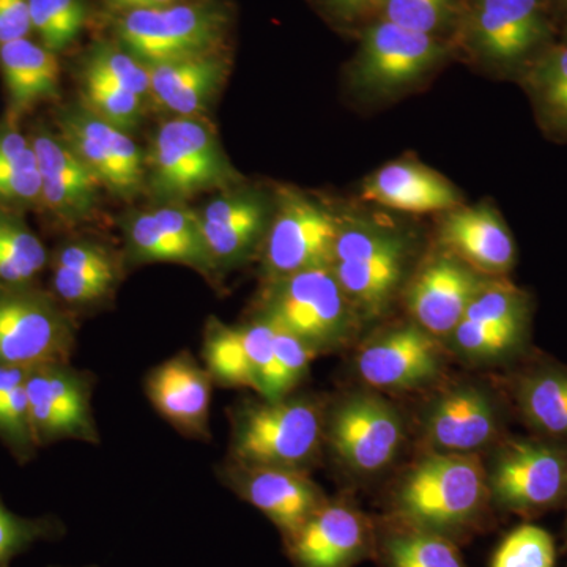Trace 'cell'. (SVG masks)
Segmentation results:
<instances>
[{
  "instance_id": "1",
  "label": "cell",
  "mask_w": 567,
  "mask_h": 567,
  "mask_svg": "<svg viewBox=\"0 0 567 567\" xmlns=\"http://www.w3.org/2000/svg\"><path fill=\"white\" fill-rule=\"evenodd\" d=\"M488 477L476 454L435 453L417 462L395 491V518L454 540L476 527Z\"/></svg>"
},
{
  "instance_id": "2",
  "label": "cell",
  "mask_w": 567,
  "mask_h": 567,
  "mask_svg": "<svg viewBox=\"0 0 567 567\" xmlns=\"http://www.w3.org/2000/svg\"><path fill=\"white\" fill-rule=\"evenodd\" d=\"M145 192L156 204L186 203L197 194L224 192L241 182L203 115L162 123L145 152Z\"/></svg>"
},
{
  "instance_id": "3",
  "label": "cell",
  "mask_w": 567,
  "mask_h": 567,
  "mask_svg": "<svg viewBox=\"0 0 567 567\" xmlns=\"http://www.w3.org/2000/svg\"><path fill=\"white\" fill-rule=\"evenodd\" d=\"M555 0H466L457 39L484 65L520 80L554 47Z\"/></svg>"
},
{
  "instance_id": "4",
  "label": "cell",
  "mask_w": 567,
  "mask_h": 567,
  "mask_svg": "<svg viewBox=\"0 0 567 567\" xmlns=\"http://www.w3.org/2000/svg\"><path fill=\"white\" fill-rule=\"evenodd\" d=\"M229 461L303 470L323 439V413L309 399L245 401L230 412Z\"/></svg>"
},
{
  "instance_id": "5",
  "label": "cell",
  "mask_w": 567,
  "mask_h": 567,
  "mask_svg": "<svg viewBox=\"0 0 567 567\" xmlns=\"http://www.w3.org/2000/svg\"><path fill=\"white\" fill-rule=\"evenodd\" d=\"M256 317L300 339L312 353H327L353 333V306L331 267L270 279Z\"/></svg>"
},
{
  "instance_id": "6",
  "label": "cell",
  "mask_w": 567,
  "mask_h": 567,
  "mask_svg": "<svg viewBox=\"0 0 567 567\" xmlns=\"http://www.w3.org/2000/svg\"><path fill=\"white\" fill-rule=\"evenodd\" d=\"M115 40L145 65L226 51L230 18L212 0L128 11L114 20Z\"/></svg>"
},
{
  "instance_id": "7",
  "label": "cell",
  "mask_w": 567,
  "mask_h": 567,
  "mask_svg": "<svg viewBox=\"0 0 567 567\" xmlns=\"http://www.w3.org/2000/svg\"><path fill=\"white\" fill-rule=\"evenodd\" d=\"M409 262L404 235L363 221H341L331 270L361 315L379 317L393 300Z\"/></svg>"
},
{
  "instance_id": "8",
  "label": "cell",
  "mask_w": 567,
  "mask_h": 567,
  "mask_svg": "<svg viewBox=\"0 0 567 567\" xmlns=\"http://www.w3.org/2000/svg\"><path fill=\"white\" fill-rule=\"evenodd\" d=\"M74 347V317L52 292L0 286V368L70 363Z\"/></svg>"
},
{
  "instance_id": "9",
  "label": "cell",
  "mask_w": 567,
  "mask_h": 567,
  "mask_svg": "<svg viewBox=\"0 0 567 567\" xmlns=\"http://www.w3.org/2000/svg\"><path fill=\"white\" fill-rule=\"evenodd\" d=\"M453 47L451 41L409 31L390 21L369 22L361 31L350 71L353 87L375 96L402 91L446 61Z\"/></svg>"
},
{
  "instance_id": "10",
  "label": "cell",
  "mask_w": 567,
  "mask_h": 567,
  "mask_svg": "<svg viewBox=\"0 0 567 567\" xmlns=\"http://www.w3.org/2000/svg\"><path fill=\"white\" fill-rule=\"evenodd\" d=\"M339 227L341 221L311 197L292 188L279 189L265 235L268 279L331 267Z\"/></svg>"
},
{
  "instance_id": "11",
  "label": "cell",
  "mask_w": 567,
  "mask_h": 567,
  "mask_svg": "<svg viewBox=\"0 0 567 567\" xmlns=\"http://www.w3.org/2000/svg\"><path fill=\"white\" fill-rule=\"evenodd\" d=\"M93 379L70 363L39 365L29 371L25 393L33 440L47 446L62 440L99 445V427L92 410Z\"/></svg>"
},
{
  "instance_id": "12",
  "label": "cell",
  "mask_w": 567,
  "mask_h": 567,
  "mask_svg": "<svg viewBox=\"0 0 567 567\" xmlns=\"http://www.w3.org/2000/svg\"><path fill=\"white\" fill-rule=\"evenodd\" d=\"M123 260L128 265L181 264L215 279L199 213L186 203L156 204L123 216Z\"/></svg>"
},
{
  "instance_id": "13",
  "label": "cell",
  "mask_w": 567,
  "mask_h": 567,
  "mask_svg": "<svg viewBox=\"0 0 567 567\" xmlns=\"http://www.w3.org/2000/svg\"><path fill=\"white\" fill-rule=\"evenodd\" d=\"M58 128L112 196L132 200L145 192V152L132 134L96 117L81 103L59 111Z\"/></svg>"
},
{
  "instance_id": "14",
  "label": "cell",
  "mask_w": 567,
  "mask_h": 567,
  "mask_svg": "<svg viewBox=\"0 0 567 567\" xmlns=\"http://www.w3.org/2000/svg\"><path fill=\"white\" fill-rule=\"evenodd\" d=\"M327 429L339 461L363 475L393 464L404 443L401 415L379 395L354 394L339 402Z\"/></svg>"
},
{
  "instance_id": "15",
  "label": "cell",
  "mask_w": 567,
  "mask_h": 567,
  "mask_svg": "<svg viewBox=\"0 0 567 567\" xmlns=\"http://www.w3.org/2000/svg\"><path fill=\"white\" fill-rule=\"evenodd\" d=\"M221 480L230 491L259 509L279 529L284 540L292 537L327 502L303 470L289 466L229 461L223 466Z\"/></svg>"
},
{
  "instance_id": "16",
  "label": "cell",
  "mask_w": 567,
  "mask_h": 567,
  "mask_svg": "<svg viewBox=\"0 0 567 567\" xmlns=\"http://www.w3.org/2000/svg\"><path fill=\"white\" fill-rule=\"evenodd\" d=\"M274 210L267 194L241 185L219 192L197 210L216 274L238 267L257 251Z\"/></svg>"
},
{
  "instance_id": "17",
  "label": "cell",
  "mask_w": 567,
  "mask_h": 567,
  "mask_svg": "<svg viewBox=\"0 0 567 567\" xmlns=\"http://www.w3.org/2000/svg\"><path fill=\"white\" fill-rule=\"evenodd\" d=\"M528 322L527 295L505 279H487L450 338L458 353L492 361L513 352Z\"/></svg>"
},
{
  "instance_id": "18",
  "label": "cell",
  "mask_w": 567,
  "mask_h": 567,
  "mask_svg": "<svg viewBox=\"0 0 567 567\" xmlns=\"http://www.w3.org/2000/svg\"><path fill=\"white\" fill-rule=\"evenodd\" d=\"M29 137L39 162L41 207L62 226L87 223L104 189L100 178L61 134L37 126Z\"/></svg>"
},
{
  "instance_id": "19",
  "label": "cell",
  "mask_w": 567,
  "mask_h": 567,
  "mask_svg": "<svg viewBox=\"0 0 567 567\" xmlns=\"http://www.w3.org/2000/svg\"><path fill=\"white\" fill-rule=\"evenodd\" d=\"M488 491L498 505L516 513L554 506L567 492V458L555 447L514 442L496 457Z\"/></svg>"
},
{
  "instance_id": "20",
  "label": "cell",
  "mask_w": 567,
  "mask_h": 567,
  "mask_svg": "<svg viewBox=\"0 0 567 567\" xmlns=\"http://www.w3.org/2000/svg\"><path fill=\"white\" fill-rule=\"evenodd\" d=\"M487 279L453 254H436L420 268L409 286L410 315L427 333L450 338Z\"/></svg>"
},
{
  "instance_id": "21",
  "label": "cell",
  "mask_w": 567,
  "mask_h": 567,
  "mask_svg": "<svg viewBox=\"0 0 567 567\" xmlns=\"http://www.w3.org/2000/svg\"><path fill=\"white\" fill-rule=\"evenodd\" d=\"M284 543L297 567H354L374 551L375 535L360 511L327 499Z\"/></svg>"
},
{
  "instance_id": "22",
  "label": "cell",
  "mask_w": 567,
  "mask_h": 567,
  "mask_svg": "<svg viewBox=\"0 0 567 567\" xmlns=\"http://www.w3.org/2000/svg\"><path fill=\"white\" fill-rule=\"evenodd\" d=\"M365 383L383 390H415L442 372V350L435 336L416 323L404 324L374 339L358 354Z\"/></svg>"
},
{
  "instance_id": "23",
  "label": "cell",
  "mask_w": 567,
  "mask_h": 567,
  "mask_svg": "<svg viewBox=\"0 0 567 567\" xmlns=\"http://www.w3.org/2000/svg\"><path fill=\"white\" fill-rule=\"evenodd\" d=\"M213 380L192 352H181L153 368L145 394L153 409L188 439L210 440Z\"/></svg>"
},
{
  "instance_id": "24",
  "label": "cell",
  "mask_w": 567,
  "mask_h": 567,
  "mask_svg": "<svg viewBox=\"0 0 567 567\" xmlns=\"http://www.w3.org/2000/svg\"><path fill=\"white\" fill-rule=\"evenodd\" d=\"M123 256L93 238H71L50 256L51 292L66 309L110 300L123 276Z\"/></svg>"
},
{
  "instance_id": "25",
  "label": "cell",
  "mask_w": 567,
  "mask_h": 567,
  "mask_svg": "<svg viewBox=\"0 0 567 567\" xmlns=\"http://www.w3.org/2000/svg\"><path fill=\"white\" fill-rule=\"evenodd\" d=\"M439 240L443 251L487 278H502L516 264V244L509 227L491 205H457L443 215Z\"/></svg>"
},
{
  "instance_id": "26",
  "label": "cell",
  "mask_w": 567,
  "mask_h": 567,
  "mask_svg": "<svg viewBox=\"0 0 567 567\" xmlns=\"http://www.w3.org/2000/svg\"><path fill=\"white\" fill-rule=\"evenodd\" d=\"M425 435L439 453L476 454L498 432L494 402L473 386L436 399L425 415Z\"/></svg>"
},
{
  "instance_id": "27",
  "label": "cell",
  "mask_w": 567,
  "mask_h": 567,
  "mask_svg": "<svg viewBox=\"0 0 567 567\" xmlns=\"http://www.w3.org/2000/svg\"><path fill=\"white\" fill-rule=\"evenodd\" d=\"M151 102L174 117H197L208 110L229 70L226 51L147 65Z\"/></svg>"
},
{
  "instance_id": "28",
  "label": "cell",
  "mask_w": 567,
  "mask_h": 567,
  "mask_svg": "<svg viewBox=\"0 0 567 567\" xmlns=\"http://www.w3.org/2000/svg\"><path fill=\"white\" fill-rule=\"evenodd\" d=\"M365 203L405 213H445L461 205V194L442 175L420 163L394 162L364 182Z\"/></svg>"
},
{
  "instance_id": "29",
  "label": "cell",
  "mask_w": 567,
  "mask_h": 567,
  "mask_svg": "<svg viewBox=\"0 0 567 567\" xmlns=\"http://www.w3.org/2000/svg\"><path fill=\"white\" fill-rule=\"evenodd\" d=\"M0 73L9 95V121L17 123L37 104L61 93V63L39 41L22 39L0 47Z\"/></svg>"
},
{
  "instance_id": "30",
  "label": "cell",
  "mask_w": 567,
  "mask_h": 567,
  "mask_svg": "<svg viewBox=\"0 0 567 567\" xmlns=\"http://www.w3.org/2000/svg\"><path fill=\"white\" fill-rule=\"evenodd\" d=\"M41 207L39 162L31 137L17 123L0 125V208L14 213Z\"/></svg>"
},
{
  "instance_id": "31",
  "label": "cell",
  "mask_w": 567,
  "mask_h": 567,
  "mask_svg": "<svg viewBox=\"0 0 567 567\" xmlns=\"http://www.w3.org/2000/svg\"><path fill=\"white\" fill-rule=\"evenodd\" d=\"M518 81L528 92L544 132L567 140V43L558 41L548 48Z\"/></svg>"
},
{
  "instance_id": "32",
  "label": "cell",
  "mask_w": 567,
  "mask_h": 567,
  "mask_svg": "<svg viewBox=\"0 0 567 567\" xmlns=\"http://www.w3.org/2000/svg\"><path fill=\"white\" fill-rule=\"evenodd\" d=\"M395 520L380 539L382 567H466L454 540Z\"/></svg>"
},
{
  "instance_id": "33",
  "label": "cell",
  "mask_w": 567,
  "mask_h": 567,
  "mask_svg": "<svg viewBox=\"0 0 567 567\" xmlns=\"http://www.w3.org/2000/svg\"><path fill=\"white\" fill-rule=\"evenodd\" d=\"M50 252L20 213L0 208V286H35Z\"/></svg>"
},
{
  "instance_id": "34",
  "label": "cell",
  "mask_w": 567,
  "mask_h": 567,
  "mask_svg": "<svg viewBox=\"0 0 567 567\" xmlns=\"http://www.w3.org/2000/svg\"><path fill=\"white\" fill-rule=\"evenodd\" d=\"M204 365L213 383L227 388H251L257 393V377L244 328L230 327L210 317L204 331Z\"/></svg>"
},
{
  "instance_id": "35",
  "label": "cell",
  "mask_w": 567,
  "mask_h": 567,
  "mask_svg": "<svg viewBox=\"0 0 567 567\" xmlns=\"http://www.w3.org/2000/svg\"><path fill=\"white\" fill-rule=\"evenodd\" d=\"M465 6L466 0H382L377 20L451 41L447 35H457Z\"/></svg>"
},
{
  "instance_id": "36",
  "label": "cell",
  "mask_w": 567,
  "mask_h": 567,
  "mask_svg": "<svg viewBox=\"0 0 567 567\" xmlns=\"http://www.w3.org/2000/svg\"><path fill=\"white\" fill-rule=\"evenodd\" d=\"M522 412L546 434L567 436V374L544 371L528 377L518 390Z\"/></svg>"
},
{
  "instance_id": "37",
  "label": "cell",
  "mask_w": 567,
  "mask_h": 567,
  "mask_svg": "<svg viewBox=\"0 0 567 567\" xmlns=\"http://www.w3.org/2000/svg\"><path fill=\"white\" fill-rule=\"evenodd\" d=\"M78 74L100 78L121 85L151 102V71L144 62L115 41H99L82 55Z\"/></svg>"
},
{
  "instance_id": "38",
  "label": "cell",
  "mask_w": 567,
  "mask_h": 567,
  "mask_svg": "<svg viewBox=\"0 0 567 567\" xmlns=\"http://www.w3.org/2000/svg\"><path fill=\"white\" fill-rule=\"evenodd\" d=\"M31 2L32 32L41 47L59 55L80 39L87 25V0H29Z\"/></svg>"
},
{
  "instance_id": "39",
  "label": "cell",
  "mask_w": 567,
  "mask_h": 567,
  "mask_svg": "<svg viewBox=\"0 0 567 567\" xmlns=\"http://www.w3.org/2000/svg\"><path fill=\"white\" fill-rule=\"evenodd\" d=\"M80 103L96 117L128 134L140 128L148 104L121 85L89 74H80Z\"/></svg>"
},
{
  "instance_id": "40",
  "label": "cell",
  "mask_w": 567,
  "mask_h": 567,
  "mask_svg": "<svg viewBox=\"0 0 567 567\" xmlns=\"http://www.w3.org/2000/svg\"><path fill=\"white\" fill-rule=\"evenodd\" d=\"M555 544L546 529L522 525L495 551L491 567H554Z\"/></svg>"
},
{
  "instance_id": "41",
  "label": "cell",
  "mask_w": 567,
  "mask_h": 567,
  "mask_svg": "<svg viewBox=\"0 0 567 567\" xmlns=\"http://www.w3.org/2000/svg\"><path fill=\"white\" fill-rule=\"evenodd\" d=\"M61 529L59 522L18 516L0 502V567L9 566L11 559L28 550L37 540L59 535Z\"/></svg>"
},
{
  "instance_id": "42",
  "label": "cell",
  "mask_w": 567,
  "mask_h": 567,
  "mask_svg": "<svg viewBox=\"0 0 567 567\" xmlns=\"http://www.w3.org/2000/svg\"><path fill=\"white\" fill-rule=\"evenodd\" d=\"M0 440L21 462L35 453L29 399L25 383L0 398Z\"/></svg>"
},
{
  "instance_id": "43",
  "label": "cell",
  "mask_w": 567,
  "mask_h": 567,
  "mask_svg": "<svg viewBox=\"0 0 567 567\" xmlns=\"http://www.w3.org/2000/svg\"><path fill=\"white\" fill-rule=\"evenodd\" d=\"M316 354L295 336L275 327V360L278 372V398H287L303 382Z\"/></svg>"
},
{
  "instance_id": "44",
  "label": "cell",
  "mask_w": 567,
  "mask_h": 567,
  "mask_svg": "<svg viewBox=\"0 0 567 567\" xmlns=\"http://www.w3.org/2000/svg\"><path fill=\"white\" fill-rule=\"evenodd\" d=\"M31 33V2L0 0V47L11 41L29 39Z\"/></svg>"
},
{
  "instance_id": "45",
  "label": "cell",
  "mask_w": 567,
  "mask_h": 567,
  "mask_svg": "<svg viewBox=\"0 0 567 567\" xmlns=\"http://www.w3.org/2000/svg\"><path fill=\"white\" fill-rule=\"evenodd\" d=\"M320 3L341 24H357L361 21H375L382 0H320Z\"/></svg>"
},
{
  "instance_id": "46",
  "label": "cell",
  "mask_w": 567,
  "mask_h": 567,
  "mask_svg": "<svg viewBox=\"0 0 567 567\" xmlns=\"http://www.w3.org/2000/svg\"><path fill=\"white\" fill-rule=\"evenodd\" d=\"M178 0H104V6L114 17L128 11L159 9Z\"/></svg>"
},
{
  "instance_id": "47",
  "label": "cell",
  "mask_w": 567,
  "mask_h": 567,
  "mask_svg": "<svg viewBox=\"0 0 567 567\" xmlns=\"http://www.w3.org/2000/svg\"><path fill=\"white\" fill-rule=\"evenodd\" d=\"M29 371L31 369L0 368V398L24 385Z\"/></svg>"
},
{
  "instance_id": "48",
  "label": "cell",
  "mask_w": 567,
  "mask_h": 567,
  "mask_svg": "<svg viewBox=\"0 0 567 567\" xmlns=\"http://www.w3.org/2000/svg\"><path fill=\"white\" fill-rule=\"evenodd\" d=\"M561 41H565V43H567V17L565 20V24H563L561 29Z\"/></svg>"
},
{
  "instance_id": "49",
  "label": "cell",
  "mask_w": 567,
  "mask_h": 567,
  "mask_svg": "<svg viewBox=\"0 0 567 567\" xmlns=\"http://www.w3.org/2000/svg\"><path fill=\"white\" fill-rule=\"evenodd\" d=\"M555 3H557V6L566 7L567 10V0H555Z\"/></svg>"
}]
</instances>
